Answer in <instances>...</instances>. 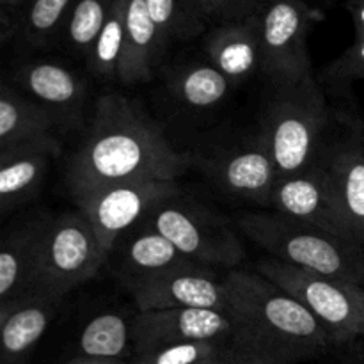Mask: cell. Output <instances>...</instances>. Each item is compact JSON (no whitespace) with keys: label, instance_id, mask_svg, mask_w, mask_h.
<instances>
[{"label":"cell","instance_id":"20","mask_svg":"<svg viewBox=\"0 0 364 364\" xmlns=\"http://www.w3.org/2000/svg\"><path fill=\"white\" fill-rule=\"evenodd\" d=\"M59 130L55 117L4 80L0 85V153L20 146L63 144L55 135Z\"/></svg>","mask_w":364,"mask_h":364},{"label":"cell","instance_id":"26","mask_svg":"<svg viewBox=\"0 0 364 364\" xmlns=\"http://www.w3.org/2000/svg\"><path fill=\"white\" fill-rule=\"evenodd\" d=\"M73 4L75 0H28L18 21L16 36L31 48H48L59 39Z\"/></svg>","mask_w":364,"mask_h":364},{"label":"cell","instance_id":"6","mask_svg":"<svg viewBox=\"0 0 364 364\" xmlns=\"http://www.w3.org/2000/svg\"><path fill=\"white\" fill-rule=\"evenodd\" d=\"M107 258L95 228L80 210L50 215L39 247L36 294L66 299L71 290L92 279Z\"/></svg>","mask_w":364,"mask_h":364},{"label":"cell","instance_id":"3","mask_svg":"<svg viewBox=\"0 0 364 364\" xmlns=\"http://www.w3.org/2000/svg\"><path fill=\"white\" fill-rule=\"evenodd\" d=\"M258 137L269 149L279 178L304 173L326 146L329 107L316 78L274 85Z\"/></svg>","mask_w":364,"mask_h":364},{"label":"cell","instance_id":"9","mask_svg":"<svg viewBox=\"0 0 364 364\" xmlns=\"http://www.w3.org/2000/svg\"><path fill=\"white\" fill-rule=\"evenodd\" d=\"M176 181L137 180L71 198L92 224L103 251L110 256L121 235L142 223L155 206L178 196Z\"/></svg>","mask_w":364,"mask_h":364},{"label":"cell","instance_id":"24","mask_svg":"<svg viewBox=\"0 0 364 364\" xmlns=\"http://www.w3.org/2000/svg\"><path fill=\"white\" fill-rule=\"evenodd\" d=\"M174 96L192 109H212L226 100L233 82L210 63L185 64L169 82Z\"/></svg>","mask_w":364,"mask_h":364},{"label":"cell","instance_id":"15","mask_svg":"<svg viewBox=\"0 0 364 364\" xmlns=\"http://www.w3.org/2000/svg\"><path fill=\"white\" fill-rule=\"evenodd\" d=\"M50 213L28 217L6 231L0 247V311L36 294V270Z\"/></svg>","mask_w":364,"mask_h":364},{"label":"cell","instance_id":"27","mask_svg":"<svg viewBox=\"0 0 364 364\" xmlns=\"http://www.w3.org/2000/svg\"><path fill=\"white\" fill-rule=\"evenodd\" d=\"M128 0H116L102 32L92 45L91 53L85 59L89 71L95 77L105 80H119L121 59L127 32Z\"/></svg>","mask_w":364,"mask_h":364},{"label":"cell","instance_id":"5","mask_svg":"<svg viewBox=\"0 0 364 364\" xmlns=\"http://www.w3.org/2000/svg\"><path fill=\"white\" fill-rule=\"evenodd\" d=\"M262 276L297 299L326 329L333 347L364 336V288L358 283L322 276L274 258L256 267Z\"/></svg>","mask_w":364,"mask_h":364},{"label":"cell","instance_id":"29","mask_svg":"<svg viewBox=\"0 0 364 364\" xmlns=\"http://www.w3.org/2000/svg\"><path fill=\"white\" fill-rule=\"evenodd\" d=\"M233 345L217 341H191L174 343L141 352L132 358L130 364H205L223 355Z\"/></svg>","mask_w":364,"mask_h":364},{"label":"cell","instance_id":"7","mask_svg":"<svg viewBox=\"0 0 364 364\" xmlns=\"http://www.w3.org/2000/svg\"><path fill=\"white\" fill-rule=\"evenodd\" d=\"M142 226L162 233L181 255L208 269L233 270L244 259V245L226 220L178 196L155 206Z\"/></svg>","mask_w":364,"mask_h":364},{"label":"cell","instance_id":"25","mask_svg":"<svg viewBox=\"0 0 364 364\" xmlns=\"http://www.w3.org/2000/svg\"><path fill=\"white\" fill-rule=\"evenodd\" d=\"M116 0H75L68 13L59 41L68 52L87 59Z\"/></svg>","mask_w":364,"mask_h":364},{"label":"cell","instance_id":"19","mask_svg":"<svg viewBox=\"0 0 364 364\" xmlns=\"http://www.w3.org/2000/svg\"><path fill=\"white\" fill-rule=\"evenodd\" d=\"M63 144H31L0 153V212L9 213L31 203L43 188L52 160Z\"/></svg>","mask_w":364,"mask_h":364},{"label":"cell","instance_id":"16","mask_svg":"<svg viewBox=\"0 0 364 364\" xmlns=\"http://www.w3.org/2000/svg\"><path fill=\"white\" fill-rule=\"evenodd\" d=\"M206 167L224 191L262 206L279 178L276 164L258 135L255 141L220 153Z\"/></svg>","mask_w":364,"mask_h":364},{"label":"cell","instance_id":"2","mask_svg":"<svg viewBox=\"0 0 364 364\" xmlns=\"http://www.w3.org/2000/svg\"><path fill=\"white\" fill-rule=\"evenodd\" d=\"M237 322L235 341L295 364L327 354L333 343L318 320L288 291L256 270L233 269L224 277Z\"/></svg>","mask_w":364,"mask_h":364},{"label":"cell","instance_id":"28","mask_svg":"<svg viewBox=\"0 0 364 364\" xmlns=\"http://www.w3.org/2000/svg\"><path fill=\"white\" fill-rule=\"evenodd\" d=\"M146 6L167 46L191 41L208 28L198 0H146Z\"/></svg>","mask_w":364,"mask_h":364},{"label":"cell","instance_id":"10","mask_svg":"<svg viewBox=\"0 0 364 364\" xmlns=\"http://www.w3.org/2000/svg\"><path fill=\"white\" fill-rule=\"evenodd\" d=\"M135 354L174 343L217 341L230 343L237 338V322L230 311L205 308L137 311L132 316Z\"/></svg>","mask_w":364,"mask_h":364},{"label":"cell","instance_id":"34","mask_svg":"<svg viewBox=\"0 0 364 364\" xmlns=\"http://www.w3.org/2000/svg\"><path fill=\"white\" fill-rule=\"evenodd\" d=\"M347 11L350 13L355 36H364V0H347Z\"/></svg>","mask_w":364,"mask_h":364},{"label":"cell","instance_id":"32","mask_svg":"<svg viewBox=\"0 0 364 364\" xmlns=\"http://www.w3.org/2000/svg\"><path fill=\"white\" fill-rule=\"evenodd\" d=\"M230 364H288L283 359L276 358V355L263 352L259 348L251 347L247 343H240L235 341L233 350H231V361Z\"/></svg>","mask_w":364,"mask_h":364},{"label":"cell","instance_id":"18","mask_svg":"<svg viewBox=\"0 0 364 364\" xmlns=\"http://www.w3.org/2000/svg\"><path fill=\"white\" fill-rule=\"evenodd\" d=\"M205 52L208 63L233 84L262 73V45L256 14L240 21L210 27L205 36Z\"/></svg>","mask_w":364,"mask_h":364},{"label":"cell","instance_id":"36","mask_svg":"<svg viewBox=\"0 0 364 364\" xmlns=\"http://www.w3.org/2000/svg\"><path fill=\"white\" fill-rule=\"evenodd\" d=\"M233 343H235V341H233ZM231 350H233V345H231V347L228 348V350L224 352L223 355H219V358L212 359V361H208V363H205V364H230V361H231Z\"/></svg>","mask_w":364,"mask_h":364},{"label":"cell","instance_id":"14","mask_svg":"<svg viewBox=\"0 0 364 364\" xmlns=\"http://www.w3.org/2000/svg\"><path fill=\"white\" fill-rule=\"evenodd\" d=\"M11 84L45 107L63 130L80 127L87 84L75 70L52 59L23 60L11 71Z\"/></svg>","mask_w":364,"mask_h":364},{"label":"cell","instance_id":"13","mask_svg":"<svg viewBox=\"0 0 364 364\" xmlns=\"http://www.w3.org/2000/svg\"><path fill=\"white\" fill-rule=\"evenodd\" d=\"M124 287L130 290L137 311L180 308L230 309L224 279H217L215 274L203 265L169 270L159 276L132 281Z\"/></svg>","mask_w":364,"mask_h":364},{"label":"cell","instance_id":"17","mask_svg":"<svg viewBox=\"0 0 364 364\" xmlns=\"http://www.w3.org/2000/svg\"><path fill=\"white\" fill-rule=\"evenodd\" d=\"M63 302L38 291L0 311V364H27Z\"/></svg>","mask_w":364,"mask_h":364},{"label":"cell","instance_id":"31","mask_svg":"<svg viewBox=\"0 0 364 364\" xmlns=\"http://www.w3.org/2000/svg\"><path fill=\"white\" fill-rule=\"evenodd\" d=\"M326 75L338 85L364 78V36H355L354 43L326 68Z\"/></svg>","mask_w":364,"mask_h":364},{"label":"cell","instance_id":"8","mask_svg":"<svg viewBox=\"0 0 364 364\" xmlns=\"http://www.w3.org/2000/svg\"><path fill=\"white\" fill-rule=\"evenodd\" d=\"M262 75L270 87L315 77L308 50L313 11L302 0H265L256 13Z\"/></svg>","mask_w":364,"mask_h":364},{"label":"cell","instance_id":"12","mask_svg":"<svg viewBox=\"0 0 364 364\" xmlns=\"http://www.w3.org/2000/svg\"><path fill=\"white\" fill-rule=\"evenodd\" d=\"M338 210L352 237L364 247V124L352 119L343 134L323 146L318 159Z\"/></svg>","mask_w":364,"mask_h":364},{"label":"cell","instance_id":"23","mask_svg":"<svg viewBox=\"0 0 364 364\" xmlns=\"http://www.w3.org/2000/svg\"><path fill=\"white\" fill-rule=\"evenodd\" d=\"M135 355L132 318L119 313H102L89 320L77 341L75 358L128 361Z\"/></svg>","mask_w":364,"mask_h":364},{"label":"cell","instance_id":"37","mask_svg":"<svg viewBox=\"0 0 364 364\" xmlns=\"http://www.w3.org/2000/svg\"><path fill=\"white\" fill-rule=\"evenodd\" d=\"M363 288H364V281H363Z\"/></svg>","mask_w":364,"mask_h":364},{"label":"cell","instance_id":"35","mask_svg":"<svg viewBox=\"0 0 364 364\" xmlns=\"http://www.w3.org/2000/svg\"><path fill=\"white\" fill-rule=\"evenodd\" d=\"M66 364H130V361H114V359H87L71 358Z\"/></svg>","mask_w":364,"mask_h":364},{"label":"cell","instance_id":"11","mask_svg":"<svg viewBox=\"0 0 364 364\" xmlns=\"http://www.w3.org/2000/svg\"><path fill=\"white\" fill-rule=\"evenodd\" d=\"M263 206L295 223L358 244L338 210L329 180L320 162L304 173L277 178Z\"/></svg>","mask_w":364,"mask_h":364},{"label":"cell","instance_id":"33","mask_svg":"<svg viewBox=\"0 0 364 364\" xmlns=\"http://www.w3.org/2000/svg\"><path fill=\"white\" fill-rule=\"evenodd\" d=\"M27 4L28 0H0V6H2V21L0 23H2L4 43L16 36L18 21H20V16Z\"/></svg>","mask_w":364,"mask_h":364},{"label":"cell","instance_id":"1","mask_svg":"<svg viewBox=\"0 0 364 364\" xmlns=\"http://www.w3.org/2000/svg\"><path fill=\"white\" fill-rule=\"evenodd\" d=\"M191 164L139 103L110 92L96 100L87 134L68 159L64 181L77 198L127 181H176Z\"/></svg>","mask_w":364,"mask_h":364},{"label":"cell","instance_id":"22","mask_svg":"<svg viewBox=\"0 0 364 364\" xmlns=\"http://www.w3.org/2000/svg\"><path fill=\"white\" fill-rule=\"evenodd\" d=\"M194 265L198 263L181 255L162 233L144 226L123 249L116 276L119 277L121 283L127 284L132 281Z\"/></svg>","mask_w":364,"mask_h":364},{"label":"cell","instance_id":"30","mask_svg":"<svg viewBox=\"0 0 364 364\" xmlns=\"http://www.w3.org/2000/svg\"><path fill=\"white\" fill-rule=\"evenodd\" d=\"M205 14L208 27H215L230 21L251 18L262 9L265 0H198Z\"/></svg>","mask_w":364,"mask_h":364},{"label":"cell","instance_id":"21","mask_svg":"<svg viewBox=\"0 0 364 364\" xmlns=\"http://www.w3.org/2000/svg\"><path fill=\"white\" fill-rule=\"evenodd\" d=\"M167 43L149 14L146 0H128L127 32L119 82L135 85L148 82L159 66Z\"/></svg>","mask_w":364,"mask_h":364},{"label":"cell","instance_id":"4","mask_svg":"<svg viewBox=\"0 0 364 364\" xmlns=\"http://www.w3.org/2000/svg\"><path fill=\"white\" fill-rule=\"evenodd\" d=\"M238 230L270 258L363 287L364 247L354 242L323 233L274 212L242 215L238 219Z\"/></svg>","mask_w":364,"mask_h":364}]
</instances>
